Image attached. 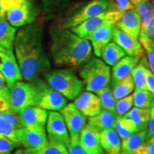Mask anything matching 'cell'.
I'll list each match as a JSON object with an SVG mask.
<instances>
[{
    "label": "cell",
    "mask_w": 154,
    "mask_h": 154,
    "mask_svg": "<svg viewBox=\"0 0 154 154\" xmlns=\"http://www.w3.org/2000/svg\"><path fill=\"white\" fill-rule=\"evenodd\" d=\"M3 17H5V12L3 9L1 0H0V19L3 18Z\"/></svg>",
    "instance_id": "f907efd6"
},
{
    "label": "cell",
    "mask_w": 154,
    "mask_h": 154,
    "mask_svg": "<svg viewBox=\"0 0 154 154\" xmlns=\"http://www.w3.org/2000/svg\"><path fill=\"white\" fill-rule=\"evenodd\" d=\"M9 111V88L7 86L0 89V113Z\"/></svg>",
    "instance_id": "60d3db41"
},
{
    "label": "cell",
    "mask_w": 154,
    "mask_h": 154,
    "mask_svg": "<svg viewBox=\"0 0 154 154\" xmlns=\"http://www.w3.org/2000/svg\"><path fill=\"white\" fill-rule=\"evenodd\" d=\"M104 154H106V153H104Z\"/></svg>",
    "instance_id": "11a10c76"
},
{
    "label": "cell",
    "mask_w": 154,
    "mask_h": 154,
    "mask_svg": "<svg viewBox=\"0 0 154 154\" xmlns=\"http://www.w3.org/2000/svg\"><path fill=\"white\" fill-rule=\"evenodd\" d=\"M134 105L133 95L126 96L119 100H117L115 104V111L119 117H123L129 111Z\"/></svg>",
    "instance_id": "d590c367"
},
{
    "label": "cell",
    "mask_w": 154,
    "mask_h": 154,
    "mask_svg": "<svg viewBox=\"0 0 154 154\" xmlns=\"http://www.w3.org/2000/svg\"><path fill=\"white\" fill-rule=\"evenodd\" d=\"M115 24H106L97 29L90 36L88 41L91 42L94 54L101 57L102 50L113 39V30Z\"/></svg>",
    "instance_id": "d6986e66"
},
{
    "label": "cell",
    "mask_w": 154,
    "mask_h": 154,
    "mask_svg": "<svg viewBox=\"0 0 154 154\" xmlns=\"http://www.w3.org/2000/svg\"><path fill=\"white\" fill-rule=\"evenodd\" d=\"M134 154H154V138H150Z\"/></svg>",
    "instance_id": "ee69618b"
},
{
    "label": "cell",
    "mask_w": 154,
    "mask_h": 154,
    "mask_svg": "<svg viewBox=\"0 0 154 154\" xmlns=\"http://www.w3.org/2000/svg\"><path fill=\"white\" fill-rule=\"evenodd\" d=\"M79 75L87 91L96 93L101 88L109 86L111 72L110 66L99 57H91L83 64Z\"/></svg>",
    "instance_id": "277c9868"
},
{
    "label": "cell",
    "mask_w": 154,
    "mask_h": 154,
    "mask_svg": "<svg viewBox=\"0 0 154 154\" xmlns=\"http://www.w3.org/2000/svg\"><path fill=\"white\" fill-rule=\"evenodd\" d=\"M60 113L64 119L70 138L79 137L86 125V116L76 109L74 103L66 104Z\"/></svg>",
    "instance_id": "4fadbf2b"
},
{
    "label": "cell",
    "mask_w": 154,
    "mask_h": 154,
    "mask_svg": "<svg viewBox=\"0 0 154 154\" xmlns=\"http://www.w3.org/2000/svg\"><path fill=\"white\" fill-rule=\"evenodd\" d=\"M0 72L5 76L7 87L23 79L13 48L0 46Z\"/></svg>",
    "instance_id": "30bf717a"
},
{
    "label": "cell",
    "mask_w": 154,
    "mask_h": 154,
    "mask_svg": "<svg viewBox=\"0 0 154 154\" xmlns=\"http://www.w3.org/2000/svg\"><path fill=\"white\" fill-rule=\"evenodd\" d=\"M152 47H153V51H154V42H153V44H152Z\"/></svg>",
    "instance_id": "db71d44e"
},
{
    "label": "cell",
    "mask_w": 154,
    "mask_h": 154,
    "mask_svg": "<svg viewBox=\"0 0 154 154\" xmlns=\"http://www.w3.org/2000/svg\"><path fill=\"white\" fill-rule=\"evenodd\" d=\"M126 56L123 49L114 42H110L102 50L101 57L109 66H114Z\"/></svg>",
    "instance_id": "4316f807"
},
{
    "label": "cell",
    "mask_w": 154,
    "mask_h": 154,
    "mask_svg": "<svg viewBox=\"0 0 154 154\" xmlns=\"http://www.w3.org/2000/svg\"><path fill=\"white\" fill-rule=\"evenodd\" d=\"M9 111L17 113L29 106H38L39 91L34 83L19 81L9 86Z\"/></svg>",
    "instance_id": "8992f818"
},
{
    "label": "cell",
    "mask_w": 154,
    "mask_h": 154,
    "mask_svg": "<svg viewBox=\"0 0 154 154\" xmlns=\"http://www.w3.org/2000/svg\"><path fill=\"white\" fill-rule=\"evenodd\" d=\"M66 148L69 154H89L80 142L79 136L70 138Z\"/></svg>",
    "instance_id": "74e56055"
},
{
    "label": "cell",
    "mask_w": 154,
    "mask_h": 154,
    "mask_svg": "<svg viewBox=\"0 0 154 154\" xmlns=\"http://www.w3.org/2000/svg\"><path fill=\"white\" fill-rule=\"evenodd\" d=\"M150 138L148 128L134 133L121 142V154H134Z\"/></svg>",
    "instance_id": "44dd1931"
},
{
    "label": "cell",
    "mask_w": 154,
    "mask_h": 154,
    "mask_svg": "<svg viewBox=\"0 0 154 154\" xmlns=\"http://www.w3.org/2000/svg\"><path fill=\"white\" fill-rule=\"evenodd\" d=\"M149 1L150 4H151V6L153 7V8L154 9V0H149Z\"/></svg>",
    "instance_id": "f5cc1de1"
},
{
    "label": "cell",
    "mask_w": 154,
    "mask_h": 154,
    "mask_svg": "<svg viewBox=\"0 0 154 154\" xmlns=\"http://www.w3.org/2000/svg\"><path fill=\"white\" fill-rule=\"evenodd\" d=\"M44 76L48 85L66 99L74 100L84 89V82L69 69L49 71Z\"/></svg>",
    "instance_id": "3957f363"
},
{
    "label": "cell",
    "mask_w": 154,
    "mask_h": 154,
    "mask_svg": "<svg viewBox=\"0 0 154 154\" xmlns=\"http://www.w3.org/2000/svg\"><path fill=\"white\" fill-rule=\"evenodd\" d=\"M96 94L99 96L102 109L115 111V104L116 101L113 97L112 90L109 87V86L101 88L99 91L96 92Z\"/></svg>",
    "instance_id": "836d02e7"
},
{
    "label": "cell",
    "mask_w": 154,
    "mask_h": 154,
    "mask_svg": "<svg viewBox=\"0 0 154 154\" xmlns=\"http://www.w3.org/2000/svg\"><path fill=\"white\" fill-rule=\"evenodd\" d=\"M39 91L38 106L50 111H60L67 104V99L51 88L44 81L38 79L33 82Z\"/></svg>",
    "instance_id": "9c48e42d"
},
{
    "label": "cell",
    "mask_w": 154,
    "mask_h": 154,
    "mask_svg": "<svg viewBox=\"0 0 154 154\" xmlns=\"http://www.w3.org/2000/svg\"><path fill=\"white\" fill-rule=\"evenodd\" d=\"M17 131L18 129L15 128L10 123L4 119L2 116H0V134L9 138L17 146H20L21 144L19 143L18 136H17Z\"/></svg>",
    "instance_id": "e575fe53"
},
{
    "label": "cell",
    "mask_w": 154,
    "mask_h": 154,
    "mask_svg": "<svg viewBox=\"0 0 154 154\" xmlns=\"http://www.w3.org/2000/svg\"><path fill=\"white\" fill-rule=\"evenodd\" d=\"M50 52L57 66H82L92 57V47L88 40L77 36L69 29L59 24L49 29Z\"/></svg>",
    "instance_id": "7a4b0ae2"
},
{
    "label": "cell",
    "mask_w": 154,
    "mask_h": 154,
    "mask_svg": "<svg viewBox=\"0 0 154 154\" xmlns=\"http://www.w3.org/2000/svg\"><path fill=\"white\" fill-rule=\"evenodd\" d=\"M148 69H149V63L146 55L140 58L138 64L131 72V76L134 80L135 88L148 91L146 82V75Z\"/></svg>",
    "instance_id": "d4e9b609"
},
{
    "label": "cell",
    "mask_w": 154,
    "mask_h": 154,
    "mask_svg": "<svg viewBox=\"0 0 154 154\" xmlns=\"http://www.w3.org/2000/svg\"><path fill=\"white\" fill-rule=\"evenodd\" d=\"M113 128L121 140L126 139L134 133L138 131L134 123L125 117H118Z\"/></svg>",
    "instance_id": "f1b7e54d"
},
{
    "label": "cell",
    "mask_w": 154,
    "mask_h": 154,
    "mask_svg": "<svg viewBox=\"0 0 154 154\" xmlns=\"http://www.w3.org/2000/svg\"><path fill=\"white\" fill-rule=\"evenodd\" d=\"M140 59L138 57L125 56L113 66L109 87L112 88L119 82L131 74V72L138 64Z\"/></svg>",
    "instance_id": "ac0fdd59"
},
{
    "label": "cell",
    "mask_w": 154,
    "mask_h": 154,
    "mask_svg": "<svg viewBox=\"0 0 154 154\" xmlns=\"http://www.w3.org/2000/svg\"><path fill=\"white\" fill-rule=\"evenodd\" d=\"M146 82L148 91L151 93L154 97V74L150 69H148L146 75Z\"/></svg>",
    "instance_id": "f6af8a7d"
},
{
    "label": "cell",
    "mask_w": 154,
    "mask_h": 154,
    "mask_svg": "<svg viewBox=\"0 0 154 154\" xmlns=\"http://www.w3.org/2000/svg\"><path fill=\"white\" fill-rule=\"evenodd\" d=\"M148 131L151 138H154V107L151 109V114L148 124Z\"/></svg>",
    "instance_id": "bcb514c9"
},
{
    "label": "cell",
    "mask_w": 154,
    "mask_h": 154,
    "mask_svg": "<svg viewBox=\"0 0 154 154\" xmlns=\"http://www.w3.org/2000/svg\"><path fill=\"white\" fill-rule=\"evenodd\" d=\"M134 89L135 85L131 75H129L119 82L111 88L113 96L116 101L131 95Z\"/></svg>",
    "instance_id": "83f0119b"
},
{
    "label": "cell",
    "mask_w": 154,
    "mask_h": 154,
    "mask_svg": "<svg viewBox=\"0 0 154 154\" xmlns=\"http://www.w3.org/2000/svg\"><path fill=\"white\" fill-rule=\"evenodd\" d=\"M79 140L89 154H104L100 143L99 132L90 125H86L79 135Z\"/></svg>",
    "instance_id": "ffe728a7"
},
{
    "label": "cell",
    "mask_w": 154,
    "mask_h": 154,
    "mask_svg": "<svg viewBox=\"0 0 154 154\" xmlns=\"http://www.w3.org/2000/svg\"><path fill=\"white\" fill-rule=\"evenodd\" d=\"M142 47L146 53V58L149 63L150 71L154 74V51L153 47L151 44H142Z\"/></svg>",
    "instance_id": "7bdbcfd3"
},
{
    "label": "cell",
    "mask_w": 154,
    "mask_h": 154,
    "mask_svg": "<svg viewBox=\"0 0 154 154\" xmlns=\"http://www.w3.org/2000/svg\"><path fill=\"white\" fill-rule=\"evenodd\" d=\"M6 84H7V82H6L5 76H4L0 72V89L5 88L6 86Z\"/></svg>",
    "instance_id": "681fc988"
},
{
    "label": "cell",
    "mask_w": 154,
    "mask_h": 154,
    "mask_svg": "<svg viewBox=\"0 0 154 154\" xmlns=\"http://www.w3.org/2000/svg\"><path fill=\"white\" fill-rule=\"evenodd\" d=\"M42 4L44 17L46 20L48 21L50 14V9H51V0H42Z\"/></svg>",
    "instance_id": "c3c4849f"
},
{
    "label": "cell",
    "mask_w": 154,
    "mask_h": 154,
    "mask_svg": "<svg viewBox=\"0 0 154 154\" xmlns=\"http://www.w3.org/2000/svg\"><path fill=\"white\" fill-rule=\"evenodd\" d=\"M16 147L19 146L14 141L0 134V154H11Z\"/></svg>",
    "instance_id": "f35d334b"
},
{
    "label": "cell",
    "mask_w": 154,
    "mask_h": 154,
    "mask_svg": "<svg viewBox=\"0 0 154 154\" xmlns=\"http://www.w3.org/2000/svg\"><path fill=\"white\" fill-rule=\"evenodd\" d=\"M18 116L22 127H45L48 112L38 106H29L19 111Z\"/></svg>",
    "instance_id": "2e32d148"
},
{
    "label": "cell",
    "mask_w": 154,
    "mask_h": 154,
    "mask_svg": "<svg viewBox=\"0 0 154 154\" xmlns=\"http://www.w3.org/2000/svg\"><path fill=\"white\" fill-rule=\"evenodd\" d=\"M151 114V109H141L134 107L124 116L125 118L130 119L134 123L138 131L148 128Z\"/></svg>",
    "instance_id": "cb8c5ba5"
},
{
    "label": "cell",
    "mask_w": 154,
    "mask_h": 154,
    "mask_svg": "<svg viewBox=\"0 0 154 154\" xmlns=\"http://www.w3.org/2000/svg\"><path fill=\"white\" fill-rule=\"evenodd\" d=\"M111 5H114L113 9L118 10L120 12L130 10L135 8L130 0H110Z\"/></svg>",
    "instance_id": "b9f144b4"
},
{
    "label": "cell",
    "mask_w": 154,
    "mask_h": 154,
    "mask_svg": "<svg viewBox=\"0 0 154 154\" xmlns=\"http://www.w3.org/2000/svg\"><path fill=\"white\" fill-rule=\"evenodd\" d=\"M122 12L116 9H109L88 19L71 30L79 37L88 40L94 32L106 24H116L121 19Z\"/></svg>",
    "instance_id": "ba28073f"
},
{
    "label": "cell",
    "mask_w": 154,
    "mask_h": 154,
    "mask_svg": "<svg viewBox=\"0 0 154 154\" xmlns=\"http://www.w3.org/2000/svg\"><path fill=\"white\" fill-rule=\"evenodd\" d=\"M17 28L7 22L5 17L0 19V46L7 49L14 47Z\"/></svg>",
    "instance_id": "484cf974"
},
{
    "label": "cell",
    "mask_w": 154,
    "mask_h": 154,
    "mask_svg": "<svg viewBox=\"0 0 154 154\" xmlns=\"http://www.w3.org/2000/svg\"><path fill=\"white\" fill-rule=\"evenodd\" d=\"M74 104L84 116L89 118L98 115L102 110L99 96L91 91L81 93L74 99Z\"/></svg>",
    "instance_id": "9a60e30c"
},
{
    "label": "cell",
    "mask_w": 154,
    "mask_h": 154,
    "mask_svg": "<svg viewBox=\"0 0 154 154\" xmlns=\"http://www.w3.org/2000/svg\"><path fill=\"white\" fill-rule=\"evenodd\" d=\"M140 19L141 29H146L150 26L154 17V9L149 0L135 6Z\"/></svg>",
    "instance_id": "f546056e"
},
{
    "label": "cell",
    "mask_w": 154,
    "mask_h": 154,
    "mask_svg": "<svg viewBox=\"0 0 154 154\" xmlns=\"http://www.w3.org/2000/svg\"><path fill=\"white\" fill-rule=\"evenodd\" d=\"M132 95L135 107L141 109H152L154 107V97L149 91L135 88Z\"/></svg>",
    "instance_id": "d6a6232c"
},
{
    "label": "cell",
    "mask_w": 154,
    "mask_h": 154,
    "mask_svg": "<svg viewBox=\"0 0 154 154\" xmlns=\"http://www.w3.org/2000/svg\"><path fill=\"white\" fill-rule=\"evenodd\" d=\"M46 124L48 140H53L67 146L70 140V136L61 113L58 111L48 112Z\"/></svg>",
    "instance_id": "7c38bea8"
},
{
    "label": "cell",
    "mask_w": 154,
    "mask_h": 154,
    "mask_svg": "<svg viewBox=\"0 0 154 154\" xmlns=\"http://www.w3.org/2000/svg\"><path fill=\"white\" fill-rule=\"evenodd\" d=\"M112 40L123 49L126 55L128 57H138L140 59L145 55V51L139 41L119 29L116 25L113 30Z\"/></svg>",
    "instance_id": "5bb4252c"
},
{
    "label": "cell",
    "mask_w": 154,
    "mask_h": 154,
    "mask_svg": "<svg viewBox=\"0 0 154 154\" xmlns=\"http://www.w3.org/2000/svg\"><path fill=\"white\" fill-rule=\"evenodd\" d=\"M115 25L132 38L138 39L141 29V22L136 8L122 12L121 19Z\"/></svg>",
    "instance_id": "e0dca14e"
},
{
    "label": "cell",
    "mask_w": 154,
    "mask_h": 154,
    "mask_svg": "<svg viewBox=\"0 0 154 154\" xmlns=\"http://www.w3.org/2000/svg\"><path fill=\"white\" fill-rule=\"evenodd\" d=\"M138 40L141 45L144 44H151V45L153 44L154 42V17L149 27L140 29Z\"/></svg>",
    "instance_id": "8d00e7d4"
},
{
    "label": "cell",
    "mask_w": 154,
    "mask_h": 154,
    "mask_svg": "<svg viewBox=\"0 0 154 154\" xmlns=\"http://www.w3.org/2000/svg\"><path fill=\"white\" fill-rule=\"evenodd\" d=\"M109 9H111L110 0H90L69 10L58 24L61 27L70 29Z\"/></svg>",
    "instance_id": "5b68a950"
},
{
    "label": "cell",
    "mask_w": 154,
    "mask_h": 154,
    "mask_svg": "<svg viewBox=\"0 0 154 154\" xmlns=\"http://www.w3.org/2000/svg\"><path fill=\"white\" fill-rule=\"evenodd\" d=\"M13 154H25L24 152V150L22 149H17L15 152Z\"/></svg>",
    "instance_id": "816d5d0a"
},
{
    "label": "cell",
    "mask_w": 154,
    "mask_h": 154,
    "mask_svg": "<svg viewBox=\"0 0 154 154\" xmlns=\"http://www.w3.org/2000/svg\"><path fill=\"white\" fill-rule=\"evenodd\" d=\"M118 117L116 111L102 109L99 114L88 119V124L101 132L103 130L113 128Z\"/></svg>",
    "instance_id": "603a6c76"
},
{
    "label": "cell",
    "mask_w": 154,
    "mask_h": 154,
    "mask_svg": "<svg viewBox=\"0 0 154 154\" xmlns=\"http://www.w3.org/2000/svg\"><path fill=\"white\" fill-rule=\"evenodd\" d=\"M17 136L25 149L38 150L48 143L45 127H22L17 131Z\"/></svg>",
    "instance_id": "8fae6325"
},
{
    "label": "cell",
    "mask_w": 154,
    "mask_h": 154,
    "mask_svg": "<svg viewBox=\"0 0 154 154\" xmlns=\"http://www.w3.org/2000/svg\"><path fill=\"white\" fill-rule=\"evenodd\" d=\"M100 143L106 154H121V141L113 128L99 132Z\"/></svg>",
    "instance_id": "7402d4cb"
},
{
    "label": "cell",
    "mask_w": 154,
    "mask_h": 154,
    "mask_svg": "<svg viewBox=\"0 0 154 154\" xmlns=\"http://www.w3.org/2000/svg\"><path fill=\"white\" fill-rule=\"evenodd\" d=\"M75 2L76 0H51V9L48 21L63 17Z\"/></svg>",
    "instance_id": "4dcf8cb0"
},
{
    "label": "cell",
    "mask_w": 154,
    "mask_h": 154,
    "mask_svg": "<svg viewBox=\"0 0 154 154\" xmlns=\"http://www.w3.org/2000/svg\"><path fill=\"white\" fill-rule=\"evenodd\" d=\"M24 1H26V0H1L2 5V7L5 12V11H7L8 9L11 8L13 6L22 3Z\"/></svg>",
    "instance_id": "7dc6e473"
},
{
    "label": "cell",
    "mask_w": 154,
    "mask_h": 154,
    "mask_svg": "<svg viewBox=\"0 0 154 154\" xmlns=\"http://www.w3.org/2000/svg\"><path fill=\"white\" fill-rule=\"evenodd\" d=\"M0 116H2L4 119H5L8 122L10 123L17 129H19V128L22 127L20 122V119H19L17 113L12 112L11 111H5V112L0 113Z\"/></svg>",
    "instance_id": "ab89813d"
},
{
    "label": "cell",
    "mask_w": 154,
    "mask_h": 154,
    "mask_svg": "<svg viewBox=\"0 0 154 154\" xmlns=\"http://www.w3.org/2000/svg\"><path fill=\"white\" fill-rule=\"evenodd\" d=\"M44 22L41 18L22 26L14 42V54L22 78L33 83L49 72L51 63L44 47Z\"/></svg>",
    "instance_id": "6da1fadb"
},
{
    "label": "cell",
    "mask_w": 154,
    "mask_h": 154,
    "mask_svg": "<svg viewBox=\"0 0 154 154\" xmlns=\"http://www.w3.org/2000/svg\"><path fill=\"white\" fill-rule=\"evenodd\" d=\"M25 154H69L66 146L60 143L48 140L44 147L38 150L24 149Z\"/></svg>",
    "instance_id": "1f68e13d"
},
{
    "label": "cell",
    "mask_w": 154,
    "mask_h": 154,
    "mask_svg": "<svg viewBox=\"0 0 154 154\" xmlns=\"http://www.w3.org/2000/svg\"><path fill=\"white\" fill-rule=\"evenodd\" d=\"M36 0H26L5 11V18L14 27H20L35 22L40 14Z\"/></svg>",
    "instance_id": "52a82bcc"
}]
</instances>
